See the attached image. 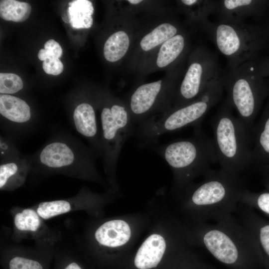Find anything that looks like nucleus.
<instances>
[{"label":"nucleus","instance_id":"nucleus-5","mask_svg":"<svg viewBox=\"0 0 269 269\" xmlns=\"http://www.w3.org/2000/svg\"><path fill=\"white\" fill-rule=\"evenodd\" d=\"M223 89L221 78L210 84L193 101L169 110L161 117H150L143 121L135 128L134 134L142 146H148L156 143L159 137L166 133L198 125L221 100Z\"/></svg>","mask_w":269,"mask_h":269},{"label":"nucleus","instance_id":"nucleus-12","mask_svg":"<svg viewBox=\"0 0 269 269\" xmlns=\"http://www.w3.org/2000/svg\"><path fill=\"white\" fill-rule=\"evenodd\" d=\"M162 91V81L145 84L138 87L131 96L130 113L134 123L138 125L148 119L155 110Z\"/></svg>","mask_w":269,"mask_h":269},{"label":"nucleus","instance_id":"nucleus-36","mask_svg":"<svg viewBox=\"0 0 269 269\" xmlns=\"http://www.w3.org/2000/svg\"><path fill=\"white\" fill-rule=\"evenodd\" d=\"M207 269V268L206 267V268H204V269Z\"/></svg>","mask_w":269,"mask_h":269},{"label":"nucleus","instance_id":"nucleus-17","mask_svg":"<svg viewBox=\"0 0 269 269\" xmlns=\"http://www.w3.org/2000/svg\"><path fill=\"white\" fill-rule=\"evenodd\" d=\"M25 159L12 156L5 158L0 165V188L14 189L23 182L28 170Z\"/></svg>","mask_w":269,"mask_h":269},{"label":"nucleus","instance_id":"nucleus-10","mask_svg":"<svg viewBox=\"0 0 269 269\" xmlns=\"http://www.w3.org/2000/svg\"><path fill=\"white\" fill-rule=\"evenodd\" d=\"M269 10V0H217L215 14L218 22L238 23L251 16L261 18Z\"/></svg>","mask_w":269,"mask_h":269},{"label":"nucleus","instance_id":"nucleus-22","mask_svg":"<svg viewBox=\"0 0 269 269\" xmlns=\"http://www.w3.org/2000/svg\"><path fill=\"white\" fill-rule=\"evenodd\" d=\"M130 45L129 37L126 32L119 31L112 34L104 46V55L109 62H116L127 53Z\"/></svg>","mask_w":269,"mask_h":269},{"label":"nucleus","instance_id":"nucleus-19","mask_svg":"<svg viewBox=\"0 0 269 269\" xmlns=\"http://www.w3.org/2000/svg\"><path fill=\"white\" fill-rule=\"evenodd\" d=\"M94 10L92 3L88 0H75L69 2L68 14L72 27L76 29L91 27Z\"/></svg>","mask_w":269,"mask_h":269},{"label":"nucleus","instance_id":"nucleus-23","mask_svg":"<svg viewBox=\"0 0 269 269\" xmlns=\"http://www.w3.org/2000/svg\"><path fill=\"white\" fill-rule=\"evenodd\" d=\"M178 30L177 27L173 24H161L142 38L140 47L144 51L151 50L177 34Z\"/></svg>","mask_w":269,"mask_h":269},{"label":"nucleus","instance_id":"nucleus-34","mask_svg":"<svg viewBox=\"0 0 269 269\" xmlns=\"http://www.w3.org/2000/svg\"><path fill=\"white\" fill-rule=\"evenodd\" d=\"M263 27L265 28L266 32H267V34L268 38V41H269V19L268 21V22H267L266 25L265 26H263Z\"/></svg>","mask_w":269,"mask_h":269},{"label":"nucleus","instance_id":"nucleus-37","mask_svg":"<svg viewBox=\"0 0 269 269\" xmlns=\"http://www.w3.org/2000/svg\"><path fill=\"white\" fill-rule=\"evenodd\" d=\"M268 186L269 187V182H268Z\"/></svg>","mask_w":269,"mask_h":269},{"label":"nucleus","instance_id":"nucleus-8","mask_svg":"<svg viewBox=\"0 0 269 269\" xmlns=\"http://www.w3.org/2000/svg\"><path fill=\"white\" fill-rule=\"evenodd\" d=\"M100 119L104 163L107 170L113 172L124 143L134 133L135 124L131 113L119 104L104 107Z\"/></svg>","mask_w":269,"mask_h":269},{"label":"nucleus","instance_id":"nucleus-2","mask_svg":"<svg viewBox=\"0 0 269 269\" xmlns=\"http://www.w3.org/2000/svg\"><path fill=\"white\" fill-rule=\"evenodd\" d=\"M232 109L226 99L211 122L213 139L221 168L240 176L252 165V142L250 132Z\"/></svg>","mask_w":269,"mask_h":269},{"label":"nucleus","instance_id":"nucleus-4","mask_svg":"<svg viewBox=\"0 0 269 269\" xmlns=\"http://www.w3.org/2000/svg\"><path fill=\"white\" fill-rule=\"evenodd\" d=\"M148 146H151L168 164L174 172L177 183L181 186L197 176H204L211 169V165L217 162L213 139L198 128L189 138Z\"/></svg>","mask_w":269,"mask_h":269},{"label":"nucleus","instance_id":"nucleus-26","mask_svg":"<svg viewBox=\"0 0 269 269\" xmlns=\"http://www.w3.org/2000/svg\"><path fill=\"white\" fill-rule=\"evenodd\" d=\"M71 210L69 202L64 200L43 202L39 203L36 212L43 219H48L56 216L66 213Z\"/></svg>","mask_w":269,"mask_h":269},{"label":"nucleus","instance_id":"nucleus-15","mask_svg":"<svg viewBox=\"0 0 269 269\" xmlns=\"http://www.w3.org/2000/svg\"><path fill=\"white\" fill-rule=\"evenodd\" d=\"M166 242L161 236L152 234L142 244L134 260L137 269H154L161 262L166 250Z\"/></svg>","mask_w":269,"mask_h":269},{"label":"nucleus","instance_id":"nucleus-32","mask_svg":"<svg viewBox=\"0 0 269 269\" xmlns=\"http://www.w3.org/2000/svg\"><path fill=\"white\" fill-rule=\"evenodd\" d=\"M257 65L261 75L265 78L269 77V56L259 58Z\"/></svg>","mask_w":269,"mask_h":269},{"label":"nucleus","instance_id":"nucleus-33","mask_svg":"<svg viewBox=\"0 0 269 269\" xmlns=\"http://www.w3.org/2000/svg\"><path fill=\"white\" fill-rule=\"evenodd\" d=\"M56 269H84V268L78 262L68 260L61 263L57 266Z\"/></svg>","mask_w":269,"mask_h":269},{"label":"nucleus","instance_id":"nucleus-27","mask_svg":"<svg viewBox=\"0 0 269 269\" xmlns=\"http://www.w3.org/2000/svg\"><path fill=\"white\" fill-rule=\"evenodd\" d=\"M240 203L251 207H257L269 215V192L255 193L247 189L244 192Z\"/></svg>","mask_w":269,"mask_h":269},{"label":"nucleus","instance_id":"nucleus-16","mask_svg":"<svg viewBox=\"0 0 269 269\" xmlns=\"http://www.w3.org/2000/svg\"><path fill=\"white\" fill-rule=\"evenodd\" d=\"M131 235L128 224L122 220H113L105 222L95 233L97 241L101 245L116 248L126 244Z\"/></svg>","mask_w":269,"mask_h":269},{"label":"nucleus","instance_id":"nucleus-3","mask_svg":"<svg viewBox=\"0 0 269 269\" xmlns=\"http://www.w3.org/2000/svg\"><path fill=\"white\" fill-rule=\"evenodd\" d=\"M189 194V204L195 209L198 223L216 221L233 214L247 188L240 176L222 169H210Z\"/></svg>","mask_w":269,"mask_h":269},{"label":"nucleus","instance_id":"nucleus-13","mask_svg":"<svg viewBox=\"0 0 269 269\" xmlns=\"http://www.w3.org/2000/svg\"><path fill=\"white\" fill-rule=\"evenodd\" d=\"M267 100L259 121L251 131L252 165H269V94Z\"/></svg>","mask_w":269,"mask_h":269},{"label":"nucleus","instance_id":"nucleus-14","mask_svg":"<svg viewBox=\"0 0 269 269\" xmlns=\"http://www.w3.org/2000/svg\"><path fill=\"white\" fill-rule=\"evenodd\" d=\"M73 120L76 130L87 138L94 148L102 154L101 136L93 107L86 102L79 104L74 110Z\"/></svg>","mask_w":269,"mask_h":269},{"label":"nucleus","instance_id":"nucleus-6","mask_svg":"<svg viewBox=\"0 0 269 269\" xmlns=\"http://www.w3.org/2000/svg\"><path fill=\"white\" fill-rule=\"evenodd\" d=\"M257 60L229 68L221 77L223 87L227 93L226 99L250 133L269 94V83L261 75Z\"/></svg>","mask_w":269,"mask_h":269},{"label":"nucleus","instance_id":"nucleus-1","mask_svg":"<svg viewBox=\"0 0 269 269\" xmlns=\"http://www.w3.org/2000/svg\"><path fill=\"white\" fill-rule=\"evenodd\" d=\"M197 238L215 259L230 269H251L256 242L233 214L199 223Z\"/></svg>","mask_w":269,"mask_h":269},{"label":"nucleus","instance_id":"nucleus-20","mask_svg":"<svg viewBox=\"0 0 269 269\" xmlns=\"http://www.w3.org/2000/svg\"><path fill=\"white\" fill-rule=\"evenodd\" d=\"M185 46V38L181 34H177L164 42L158 53V67L163 68L173 62L182 55Z\"/></svg>","mask_w":269,"mask_h":269},{"label":"nucleus","instance_id":"nucleus-18","mask_svg":"<svg viewBox=\"0 0 269 269\" xmlns=\"http://www.w3.org/2000/svg\"><path fill=\"white\" fill-rule=\"evenodd\" d=\"M0 114L15 124H24L31 119L30 108L21 99L11 95H0Z\"/></svg>","mask_w":269,"mask_h":269},{"label":"nucleus","instance_id":"nucleus-24","mask_svg":"<svg viewBox=\"0 0 269 269\" xmlns=\"http://www.w3.org/2000/svg\"><path fill=\"white\" fill-rule=\"evenodd\" d=\"M31 11L30 5L15 0L0 1V16L3 19L14 22H23L29 17Z\"/></svg>","mask_w":269,"mask_h":269},{"label":"nucleus","instance_id":"nucleus-29","mask_svg":"<svg viewBox=\"0 0 269 269\" xmlns=\"http://www.w3.org/2000/svg\"><path fill=\"white\" fill-rule=\"evenodd\" d=\"M22 88V81L17 75L13 73H0V94H14Z\"/></svg>","mask_w":269,"mask_h":269},{"label":"nucleus","instance_id":"nucleus-25","mask_svg":"<svg viewBox=\"0 0 269 269\" xmlns=\"http://www.w3.org/2000/svg\"><path fill=\"white\" fill-rule=\"evenodd\" d=\"M14 224L19 231L35 232L41 225L40 217L33 209H25L16 214L14 217Z\"/></svg>","mask_w":269,"mask_h":269},{"label":"nucleus","instance_id":"nucleus-35","mask_svg":"<svg viewBox=\"0 0 269 269\" xmlns=\"http://www.w3.org/2000/svg\"><path fill=\"white\" fill-rule=\"evenodd\" d=\"M128 1L133 4H136L142 1L141 0H129Z\"/></svg>","mask_w":269,"mask_h":269},{"label":"nucleus","instance_id":"nucleus-9","mask_svg":"<svg viewBox=\"0 0 269 269\" xmlns=\"http://www.w3.org/2000/svg\"><path fill=\"white\" fill-rule=\"evenodd\" d=\"M192 58L178 89L175 107L194 100L222 76L216 56L208 49L198 48Z\"/></svg>","mask_w":269,"mask_h":269},{"label":"nucleus","instance_id":"nucleus-31","mask_svg":"<svg viewBox=\"0 0 269 269\" xmlns=\"http://www.w3.org/2000/svg\"><path fill=\"white\" fill-rule=\"evenodd\" d=\"M43 70L47 74L58 75L63 70V65L59 58L49 57L42 63Z\"/></svg>","mask_w":269,"mask_h":269},{"label":"nucleus","instance_id":"nucleus-28","mask_svg":"<svg viewBox=\"0 0 269 269\" xmlns=\"http://www.w3.org/2000/svg\"><path fill=\"white\" fill-rule=\"evenodd\" d=\"M6 264L7 269H47L43 262L23 256H12Z\"/></svg>","mask_w":269,"mask_h":269},{"label":"nucleus","instance_id":"nucleus-7","mask_svg":"<svg viewBox=\"0 0 269 269\" xmlns=\"http://www.w3.org/2000/svg\"><path fill=\"white\" fill-rule=\"evenodd\" d=\"M206 33L224 55L229 68L257 60L260 52L269 45L264 27L247 23L209 21L203 27Z\"/></svg>","mask_w":269,"mask_h":269},{"label":"nucleus","instance_id":"nucleus-30","mask_svg":"<svg viewBox=\"0 0 269 269\" xmlns=\"http://www.w3.org/2000/svg\"><path fill=\"white\" fill-rule=\"evenodd\" d=\"M62 55V49L60 45L54 39H51L44 44V49H41L38 53V58L44 61L49 57L59 58Z\"/></svg>","mask_w":269,"mask_h":269},{"label":"nucleus","instance_id":"nucleus-21","mask_svg":"<svg viewBox=\"0 0 269 269\" xmlns=\"http://www.w3.org/2000/svg\"><path fill=\"white\" fill-rule=\"evenodd\" d=\"M180 2L191 18L203 27L209 22V16L215 13L217 0H182Z\"/></svg>","mask_w":269,"mask_h":269},{"label":"nucleus","instance_id":"nucleus-11","mask_svg":"<svg viewBox=\"0 0 269 269\" xmlns=\"http://www.w3.org/2000/svg\"><path fill=\"white\" fill-rule=\"evenodd\" d=\"M38 160L40 164L54 170L70 168L78 161L94 163L89 151L78 155L72 146L62 141H54L46 145L39 152Z\"/></svg>","mask_w":269,"mask_h":269}]
</instances>
